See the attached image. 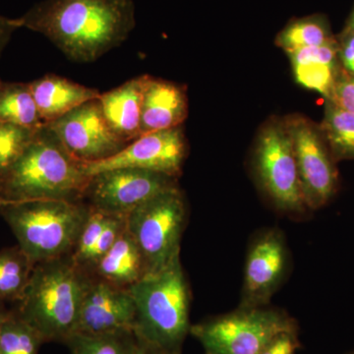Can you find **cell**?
<instances>
[{
    "instance_id": "25",
    "label": "cell",
    "mask_w": 354,
    "mask_h": 354,
    "mask_svg": "<svg viewBox=\"0 0 354 354\" xmlns=\"http://www.w3.org/2000/svg\"><path fill=\"white\" fill-rule=\"evenodd\" d=\"M65 344L70 354H131L135 334L134 330L102 335L76 333Z\"/></svg>"
},
{
    "instance_id": "18",
    "label": "cell",
    "mask_w": 354,
    "mask_h": 354,
    "mask_svg": "<svg viewBox=\"0 0 354 354\" xmlns=\"http://www.w3.org/2000/svg\"><path fill=\"white\" fill-rule=\"evenodd\" d=\"M30 87L44 124H50L85 102L99 99L102 94L97 88L55 74L36 79L30 83Z\"/></svg>"
},
{
    "instance_id": "5",
    "label": "cell",
    "mask_w": 354,
    "mask_h": 354,
    "mask_svg": "<svg viewBox=\"0 0 354 354\" xmlns=\"http://www.w3.org/2000/svg\"><path fill=\"white\" fill-rule=\"evenodd\" d=\"M90 212L84 200L4 203L0 209L18 246L34 264L71 255Z\"/></svg>"
},
{
    "instance_id": "19",
    "label": "cell",
    "mask_w": 354,
    "mask_h": 354,
    "mask_svg": "<svg viewBox=\"0 0 354 354\" xmlns=\"http://www.w3.org/2000/svg\"><path fill=\"white\" fill-rule=\"evenodd\" d=\"M91 276L123 288H131L148 276L143 255L127 228L95 264Z\"/></svg>"
},
{
    "instance_id": "30",
    "label": "cell",
    "mask_w": 354,
    "mask_h": 354,
    "mask_svg": "<svg viewBox=\"0 0 354 354\" xmlns=\"http://www.w3.org/2000/svg\"><path fill=\"white\" fill-rule=\"evenodd\" d=\"M335 38L339 46V59L342 68L354 77V32L344 28L342 34Z\"/></svg>"
},
{
    "instance_id": "2",
    "label": "cell",
    "mask_w": 354,
    "mask_h": 354,
    "mask_svg": "<svg viewBox=\"0 0 354 354\" xmlns=\"http://www.w3.org/2000/svg\"><path fill=\"white\" fill-rule=\"evenodd\" d=\"M91 176L83 162L70 155L48 125L8 169L0 174L2 203L32 200H84Z\"/></svg>"
},
{
    "instance_id": "10",
    "label": "cell",
    "mask_w": 354,
    "mask_h": 354,
    "mask_svg": "<svg viewBox=\"0 0 354 354\" xmlns=\"http://www.w3.org/2000/svg\"><path fill=\"white\" fill-rule=\"evenodd\" d=\"M177 187V177L135 167H121L91 176L84 201L97 211L127 216L143 203Z\"/></svg>"
},
{
    "instance_id": "37",
    "label": "cell",
    "mask_w": 354,
    "mask_h": 354,
    "mask_svg": "<svg viewBox=\"0 0 354 354\" xmlns=\"http://www.w3.org/2000/svg\"><path fill=\"white\" fill-rule=\"evenodd\" d=\"M205 354H209V353H205Z\"/></svg>"
},
{
    "instance_id": "28",
    "label": "cell",
    "mask_w": 354,
    "mask_h": 354,
    "mask_svg": "<svg viewBox=\"0 0 354 354\" xmlns=\"http://www.w3.org/2000/svg\"><path fill=\"white\" fill-rule=\"evenodd\" d=\"M328 101L354 113V77L342 68Z\"/></svg>"
},
{
    "instance_id": "21",
    "label": "cell",
    "mask_w": 354,
    "mask_h": 354,
    "mask_svg": "<svg viewBox=\"0 0 354 354\" xmlns=\"http://www.w3.org/2000/svg\"><path fill=\"white\" fill-rule=\"evenodd\" d=\"M320 127L335 162L354 160V113L325 100Z\"/></svg>"
},
{
    "instance_id": "31",
    "label": "cell",
    "mask_w": 354,
    "mask_h": 354,
    "mask_svg": "<svg viewBox=\"0 0 354 354\" xmlns=\"http://www.w3.org/2000/svg\"><path fill=\"white\" fill-rule=\"evenodd\" d=\"M18 29L19 28L16 24L15 19H10L0 14V57L12 38L14 32Z\"/></svg>"
},
{
    "instance_id": "35",
    "label": "cell",
    "mask_w": 354,
    "mask_h": 354,
    "mask_svg": "<svg viewBox=\"0 0 354 354\" xmlns=\"http://www.w3.org/2000/svg\"><path fill=\"white\" fill-rule=\"evenodd\" d=\"M2 204H3V203H2L1 196H0V209H1Z\"/></svg>"
},
{
    "instance_id": "20",
    "label": "cell",
    "mask_w": 354,
    "mask_h": 354,
    "mask_svg": "<svg viewBox=\"0 0 354 354\" xmlns=\"http://www.w3.org/2000/svg\"><path fill=\"white\" fill-rule=\"evenodd\" d=\"M0 122L29 128L44 127L30 83L0 80Z\"/></svg>"
},
{
    "instance_id": "15",
    "label": "cell",
    "mask_w": 354,
    "mask_h": 354,
    "mask_svg": "<svg viewBox=\"0 0 354 354\" xmlns=\"http://www.w3.org/2000/svg\"><path fill=\"white\" fill-rule=\"evenodd\" d=\"M188 113L185 86L149 75L142 102L141 135L183 127Z\"/></svg>"
},
{
    "instance_id": "33",
    "label": "cell",
    "mask_w": 354,
    "mask_h": 354,
    "mask_svg": "<svg viewBox=\"0 0 354 354\" xmlns=\"http://www.w3.org/2000/svg\"><path fill=\"white\" fill-rule=\"evenodd\" d=\"M346 28H348V29L354 32V9L353 13H351V17H349L348 24H346Z\"/></svg>"
},
{
    "instance_id": "3",
    "label": "cell",
    "mask_w": 354,
    "mask_h": 354,
    "mask_svg": "<svg viewBox=\"0 0 354 354\" xmlns=\"http://www.w3.org/2000/svg\"><path fill=\"white\" fill-rule=\"evenodd\" d=\"M91 279L71 255L38 263L16 312L44 342L65 344L76 333Z\"/></svg>"
},
{
    "instance_id": "8",
    "label": "cell",
    "mask_w": 354,
    "mask_h": 354,
    "mask_svg": "<svg viewBox=\"0 0 354 354\" xmlns=\"http://www.w3.org/2000/svg\"><path fill=\"white\" fill-rule=\"evenodd\" d=\"M187 216V203L180 187L160 193L128 214L127 230L143 255L148 274L180 257Z\"/></svg>"
},
{
    "instance_id": "6",
    "label": "cell",
    "mask_w": 354,
    "mask_h": 354,
    "mask_svg": "<svg viewBox=\"0 0 354 354\" xmlns=\"http://www.w3.org/2000/svg\"><path fill=\"white\" fill-rule=\"evenodd\" d=\"M298 330L297 321L283 310L239 307L196 325L190 334L209 354H259L277 335Z\"/></svg>"
},
{
    "instance_id": "7",
    "label": "cell",
    "mask_w": 354,
    "mask_h": 354,
    "mask_svg": "<svg viewBox=\"0 0 354 354\" xmlns=\"http://www.w3.org/2000/svg\"><path fill=\"white\" fill-rule=\"evenodd\" d=\"M252 167L261 190L274 208L290 216L306 213L285 118H270L261 127L254 145Z\"/></svg>"
},
{
    "instance_id": "22",
    "label": "cell",
    "mask_w": 354,
    "mask_h": 354,
    "mask_svg": "<svg viewBox=\"0 0 354 354\" xmlns=\"http://www.w3.org/2000/svg\"><path fill=\"white\" fill-rule=\"evenodd\" d=\"M35 265L18 245L0 251V301H20Z\"/></svg>"
},
{
    "instance_id": "34",
    "label": "cell",
    "mask_w": 354,
    "mask_h": 354,
    "mask_svg": "<svg viewBox=\"0 0 354 354\" xmlns=\"http://www.w3.org/2000/svg\"><path fill=\"white\" fill-rule=\"evenodd\" d=\"M7 312L0 307V329H1L2 323H3L4 319H6Z\"/></svg>"
},
{
    "instance_id": "36",
    "label": "cell",
    "mask_w": 354,
    "mask_h": 354,
    "mask_svg": "<svg viewBox=\"0 0 354 354\" xmlns=\"http://www.w3.org/2000/svg\"><path fill=\"white\" fill-rule=\"evenodd\" d=\"M348 354H354V351H351V353H348Z\"/></svg>"
},
{
    "instance_id": "16",
    "label": "cell",
    "mask_w": 354,
    "mask_h": 354,
    "mask_svg": "<svg viewBox=\"0 0 354 354\" xmlns=\"http://www.w3.org/2000/svg\"><path fill=\"white\" fill-rule=\"evenodd\" d=\"M286 55L297 84L329 100L342 70L337 38L321 46L300 48Z\"/></svg>"
},
{
    "instance_id": "1",
    "label": "cell",
    "mask_w": 354,
    "mask_h": 354,
    "mask_svg": "<svg viewBox=\"0 0 354 354\" xmlns=\"http://www.w3.org/2000/svg\"><path fill=\"white\" fill-rule=\"evenodd\" d=\"M15 21L77 64L97 62L118 48L136 25L133 0H43Z\"/></svg>"
},
{
    "instance_id": "26",
    "label": "cell",
    "mask_w": 354,
    "mask_h": 354,
    "mask_svg": "<svg viewBox=\"0 0 354 354\" xmlns=\"http://www.w3.org/2000/svg\"><path fill=\"white\" fill-rule=\"evenodd\" d=\"M39 128L0 122V174L20 157L35 138Z\"/></svg>"
},
{
    "instance_id": "13",
    "label": "cell",
    "mask_w": 354,
    "mask_h": 354,
    "mask_svg": "<svg viewBox=\"0 0 354 354\" xmlns=\"http://www.w3.org/2000/svg\"><path fill=\"white\" fill-rule=\"evenodd\" d=\"M288 268L290 254L285 236L279 230H266L255 237L247 254L239 307L268 306L283 285Z\"/></svg>"
},
{
    "instance_id": "32",
    "label": "cell",
    "mask_w": 354,
    "mask_h": 354,
    "mask_svg": "<svg viewBox=\"0 0 354 354\" xmlns=\"http://www.w3.org/2000/svg\"><path fill=\"white\" fill-rule=\"evenodd\" d=\"M131 354H169L160 348H156L152 344L143 341L135 335V344L133 346Z\"/></svg>"
},
{
    "instance_id": "17",
    "label": "cell",
    "mask_w": 354,
    "mask_h": 354,
    "mask_svg": "<svg viewBox=\"0 0 354 354\" xmlns=\"http://www.w3.org/2000/svg\"><path fill=\"white\" fill-rule=\"evenodd\" d=\"M148 77H135L99 97L109 127L127 144L142 136V102Z\"/></svg>"
},
{
    "instance_id": "29",
    "label": "cell",
    "mask_w": 354,
    "mask_h": 354,
    "mask_svg": "<svg viewBox=\"0 0 354 354\" xmlns=\"http://www.w3.org/2000/svg\"><path fill=\"white\" fill-rule=\"evenodd\" d=\"M299 346L298 330H292L277 335L259 354H297Z\"/></svg>"
},
{
    "instance_id": "12",
    "label": "cell",
    "mask_w": 354,
    "mask_h": 354,
    "mask_svg": "<svg viewBox=\"0 0 354 354\" xmlns=\"http://www.w3.org/2000/svg\"><path fill=\"white\" fill-rule=\"evenodd\" d=\"M188 156L183 127L142 135L108 160L83 162L88 176L109 169L135 167L179 178Z\"/></svg>"
},
{
    "instance_id": "14",
    "label": "cell",
    "mask_w": 354,
    "mask_h": 354,
    "mask_svg": "<svg viewBox=\"0 0 354 354\" xmlns=\"http://www.w3.org/2000/svg\"><path fill=\"white\" fill-rule=\"evenodd\" d=\"M135 320L136 305L129 288H120L92 276L76 333L102 335L133 332Z\"/></svg>"
},
{
    "instance_id": "23",
    "label": "cell",
    "mask_w": 354,
    "mask_h": 354,
    "mask_svg": "<svg viewBox=\"0 0 354 354\" xmlns=\"http://www.w3.org/2000/svg\"><path fill=\"white\" fill-rule=\"evenodd\" d=\"M335 39L329 22L322 15H311L290 21L277 35L276 43L286 53L318 46Z\"/></svg>"
},
{
    "instance_id": "4",
    "label": "cell",
    "mask_w": 354,
    "mask_h": 354,
    "mask_svg": "<svg viewBox=\"0 0 354 354\" xmlns=\"http://www.w3.org/2000/svg\"><path fill=\"white\" fill-rule=\"evenodd\" d=\"M135 305L134 334L169 354H181L190 334L191 291L180 257L129 288Z\"/></svg>"
},
{
    "instance_id": "24",
    "label": "cell",
    "mask_w": 354,
    "mask_h": 354,
    "mask_svg": "<svg viewBox=\"0 0 354 354\" xmlns=\"http://www.w3.org/2000/svg\"><path fill=\"white\" fill-rule=\"evenodd\" d=\"M44 342L17 312H7L0 329V354H38Z\"/></svg>"
},
{
    "instance_id": "27",
    "label": "cell",
    "mask_w": 354,
    "mask_h": 354,
    "mask_svg": "<svg viewBox=\"0 0 354 354\" xmlns=\"http://www.w3.org/2000/svg\"><path fill=\"white\" fill-rule=\"evenodd\" d=\"M111 218L109 214L91 208L90 215L84 225L75 249L71 254L72 260L84 271L95 244L108 225Z\"/></svg>"
},
{
    "instance_id": "9",
    "label": "cell",
    "mask_w": 354,
    "mask_h": 354,
    "mask_svg": "<svg viewBox=\"0 0 354 354\" xmlns=\"http://www.w3.org/2000/svg\"><path fill=\"white\" fill-rule=\"evenodd\" d=\"M292 140L298 176L308 209L322 208L339 187V171L320 124L301 114L285 118Z\"/></svg>"
},
{
    "instance_id": "11",
    "label": "cell",
    "mask_w": 354,
    "mask_h": 354,
    "mask_svg": "<svg viewBox=\"0 0 354 354\" xmlns=\"http://www.w3.org/2000/svg\"><path fill=\"white\" fill-rule=\"evenodd\" d=\"M46 125L81 162L108 160L128 145L109 127L100 99L85 102Z\"/></svg>"
}]
</instances>
